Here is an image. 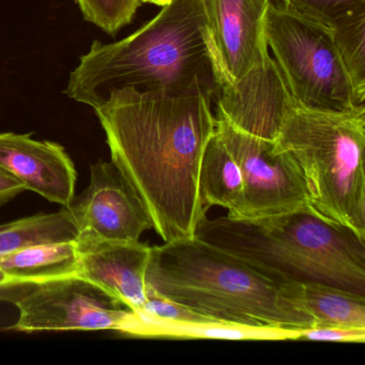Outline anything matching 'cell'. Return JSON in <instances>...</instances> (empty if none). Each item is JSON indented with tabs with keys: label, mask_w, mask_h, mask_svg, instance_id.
I'll list each match as a JSON object with an SVG mask.
<instances>
[{
	"label": "cell",
	"mask_w": 365,
	"mask_h": 365,
	"mask_svg": "<svg viewBox=\"0 0 365 365\" xmlns=\"http://www.w3.org/2000/svg\"><path fill=\"white\" fill-rule=\"evenodd\" d=\"M213 100L200 86L185 91L123 87L93 108L113 163L164 242L195 236L207 217L200 168L215 133Z\"/></svg>",
	"instance_id": "6da1fadb"
},
{
	"label": "cell",
	"mask_w": 365,
	"mask_h": 365,
	"mask_svg": "<svg viewBox=\"0 0 365 365\" xmlns=\"http://www.w3.org/2000/svg\"><path fill=\"white\" fill-rule=\"evenodd\" d=\"M226 78L204 0H170L129 37L93 41L70 74L65 93L93 108L123 87L185 91L200 86L215 99Z\"/></svg>",
	"instance_id": "7a4b0ae2"
},
{
	"label": "cell",
	"mask_w": 365,
	"mask_h": 365,
	"mask_svg": "<svg viewBox=\"0 0 365 365\" xmlns=\"http://www.w3.org/2000/svg\"><path fill=\"white\" fill-rule=\"evenodd\" d=\"M289 282L198 237L151 247L146 287L228 324L304 330L314 319L289 298Z\"/></svg>",
	"instance_id": "3957f363"
},
{
	"label": "cell",
	"mask_w": 365,
	"mask_h": 365,
	"mask_svg": "<svg viewBox=\"0 0 365 365\" xmlns=\"http://www.w3.org/2000/svg\"><path fill=\"white\" fill-rule=\"evenodd\" d=\"M195 236L287 281L365 294V240L311 207L254 220L205 217Z\"/></svg>",
	"instance_id": "277c9868"
},
{
	"label": "cell",
	"mask_w": 365,
	"mask_h": 365,
	"mask_svg": "<svg viewBox=\"0 0 365 365\" xmlns=\"http://www.w3.org/2000/svg\"><path fill=\"white\" fill-rule=\"evenodd\" d=\"M274 142L298 162L309 207L365 240V104L328 112L292 98Z\"/></svg>",
	"instance_id": "5b68a950"
},
{
	"label": "cell",
	"mask_w": 365,
	"mask_h": 365,
	"mask_svg": "<svg viewBox=\"0 0 365 365\" xmlns=\"http://www.w3.org/2000/svg\"><path fill=\"white\" fill-rule=\"evenodd\" d=\"M264 35L299 106L328 112H347L364 106L356 100L330 26L289 11L281 0H271Z\"/></svg>",
	"instance_id": "8992f818"
},
{
	"label": "cell",
	"mask_w": 365,
	"mask_h": 365,
	"mask_svg": "<svg viewBox=\"0 0 365 365\" xmlns=\"http://www.w3.org/2000/svg\"><path fill=\"white\" fill-rule=\"evenodd\" d=\"M215 134L240 168L242 205L232 219L254 220L309 206L304 175L298 162L274 140L254 135L215 112Z\"/></svg>",
	"instance_id": "52a82bcc"
},
{
	"label": "cell",
	"mask_w": 365,
	"mask_h": 365,
	"mask_svg": "<svg viewBox=\"0 0 365 365\" xmlns=\"http://www.w3.org/2000/svg\"><path fill=\"white\" fill-rule=\"evenodd\" d=\"M31 288L16 297L20 317L10 330L118 331L130 309L83 277H69Z\"/></svg>",
	"instance_id": "ba28073f"
},
{
	"label": "cell",
	"mask_w": 365,
	"mask_h": 365,
	"mask_svg": "<svg viewBox=\"0 0 365 365\" xmlns=\"http://www.w3.org/2000/svg\"><path fill=\"white\" fill-rule=\"evenodd\" d=\"M67 208L78 226V242L140 241L153 228L140 198L112 161L91 166L88 187Z\"/></svg>",
	"instance_id": "9c48e42d"
},
{
	"label": "cell",
	"mask_w": 365,
	"mask_h": 365,
	"mask_svg": "<svg viewBox=\"0 0 365 365\" xmlns=\"http://www.w3.org/2000/svg\"><path fill=\"white\" fill-rule=\"evenodd\" d=\"M271 0H204L222 66L235 81L247 76L269 55L264 35Z\"/></svg>",
	"instance_id": "30bf717a"
},
{
	"label": "cell",
	"mask_w": 365,
	"mask_h": 365,
	"mask_svg": "<svg viewBox=\"0 0 365 365\" xmlns=\"http://www.w3.org/2000/svg\"><path fill=\"white\" fill-rule=\"evenodd\" d=\"M0 168L25 189L63 207L76 196V166L57 143L34 140L31 134L0 133Z\"/></svg>",
	"instance_id": "8fae6325"
},
{
	"label": "cell",
	"mask_w": 365,
	"mask_h": 365,
	"mask_svg": "<svg viewBox=\"0 0 365 365\" xmlns=\"http://www.w3.org/2000/svg\"><path fill=\"white\" fill-rule=\"evenodd\" d=\"M78 242V241H76ZM78 277L138 312L147 300L146 271L151 247L140 241L78 242Z\"/></svg>",
	"instance_id": "7c38bea8"
},
{
	"label": "cell",
	"mask_w": 365,
	"mask_h": 365,
	"mask_svg": "<svg viewBox=\"0 0 365 365\" xmlns=\"http://www.w3.org/2000/svg\"><path fill=\"white\" fill-rule=\"evenodd\" d=\"M301 330L243 326L227 322H182L161 319L130 309L117 332L129 336L228 341H297Z\"/></svg>",
	"instance_id": "4fadbf2b"
},
{
	"label": "cell",
	"mask_w": 365,
	"mask_h": 365,
	"mask_svg": "<svg viewBox=\"0 0 365 365\" xmlns=\"http://www.w3.org/2000/svg\"><path fill=\"white\" fill-rule=\"evenodd\" d=\"M78 258L76 241L36 245L0 258V271L7 277L9 286L44 283L76 277Z\"/></svg>",
	"instance_id": "5bb4252c"
},
{
	"label": "cell",
	"mask_w": 365,
	"mask_h": 365,
	"mask_svg": "<svg viewBox=\"0 0 365 365\" xmlns=\"http://www.w3.org/2000/svg\"><path fill=\"white\" fill-rule=\"evenodd\" d=\"M289 298L314 327L365 329V294L322 283L290 281Z\"/></svg>",
	"instance_id": "9a60e30c"
},
{
	"label": "cell",
	"mask_w": 365,
	"mask_h": 365,
	"mask_svg": "<svg viewBox=\"0 0 365 365\" xmlns=\"http://www.w3.org/2000/svg\"><path fill=\"white\" fill-rule=\"evenodd\" d=\"M200 193L207 208L213 206L228 209L234 217L243 200L240 168L217 134L205 149L200 168Z\"/></svg>",
	"instance_id": "2e32d148"
},
{
	"label": "cell",
	"mask_w": 365,
	"mask_h": 365,
	"mask_svg": "<svg viewBox=\"0 0 365 365\" xmlns=\"http://www.w3.org/2000/svg\"><path fill=\"white\" fill-rule=\"evenodd\" d=\"M78 230L67 207L0 225V258L19 250L78 241Z\"/></svg>",
	"instance_id": "e0dca14e"
},
{
	"label": "cell",
	"mask_w": 365,
	"mask_h": 365,
	"mask_svg": "<svg viewBox=\"0 0 365 365\" xmlns=\"http://www.w3.org/2000/svg\"><path fill=\"white\" fill-rule=\"evenodd\" d=\"M335 48L359 103L365 101V9L341 16L331 25Z\"/></svg>",
	"instance_id": "ac0fdd59"
},
{
	"label": "cell",
	"mask_w": 365,
	"mask_h": 365,
	"mask_svg": "<svg viewBox=\"0 0 365 365\" xmlns=\"http://www.w3.org/2000/svg\"><path fill=\"white\" fill-rule=\"evenodd\" d=\"M87 22L110 36L129 25L142 5L140 0H76Z\"/></svg>",
	"instance_id": "d6986e66"
},
{
	"label": "cell",
	"mask_w": 365,
	"mask_h": 365,
	"mask_svg": "<svg viewBox=\"0 0 365 365\" xmlns=\"http://www.w3.org/2000/svg\"><path fill=\"white\" fill-rule=\"evenodd\" d=\"M281 3L289 11L327 26L341 16L365 9V0H281Z\"/></svg>",
	"instance_id": "ffe728a7"
},
{
	"label": "cell",
	"mask_w": 365,
	"mask_h": 365,
	"mask_svg": "<svg viewBox=\"0 0 365 365\" xmlns=\"http://www.w3.org/2000/svg\"><path fill=\"white\" fill-rule=\"evenodd\" d=\"M146 296V302L143 305L142 309L138 312H142L147 315L161 318V319L172 320V322H224L202 315L180 303L163 298L147 287Z\"/></svg>",
	"instance_id": "44dd1931"
},
{
	"label": "cell",
	"mask_w": 365,
	"mask_h": 365,
	"mask_svg": "<svg viewBox=\"0 0 365 365\" xmlns=\"http://www.w3.org/2000/svg\"><path fill=\"white\" fill-rule=\"evenodd\" d=\"M297 341L364 343L365 329L346 328V327H313V328L301 330Z\"/></svg>",
	"instance_id": "7402d4cb"
},
{
	"label": "cell",
	"mask_w": 365,
	"mask_h": 365,
	"mask_svg": "<svg viewBox=\"0 0 365 365\" xmlns=\"http://www.w3.org/2000/svg\"><path fill=\"white\" fill-rule=\"evenodd\" d=\"M25 187L7 170L0 168V206L7 204L25 191Z\"/></svg>",
	"instance_id": "603a6c76"
},
{
	"label": "cell",
	"mask_w": 365,
	"mask_h": 365,
	"mask_svg": "<svg viewBox=\"0 0 365 365\" xmlns=\"http://www.w3.org/2000/svg\"><path fill=\"white\" fill-rule=\"evenodd\" d=\"M9 284H8L7 277L4 274L3 271H0V297H1V292L5 290L6 288H9Z\"/></svg>",
	"instance_id": "cb8c5ba5"
},
{
	"label": "cell",
	"mask_w": 365,
	"mask_h": 365,
	"mask_svg": "<svg viewBox=\"0 0 365 365\" xmlns=\"http://www.w3.org/2000/svg\"><path fill=\"white\" fill-rule=\"evenodd\" d=\"M142 3L153 4V5L159 6V7H164L170 3V0H140Z\"/></svg>",
	"instance_id": "d4e9b609"
}]
</instances>
